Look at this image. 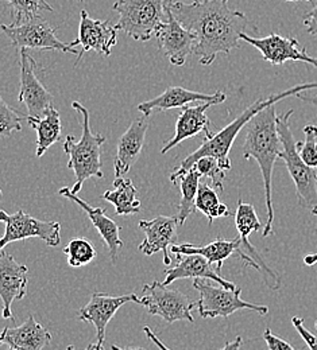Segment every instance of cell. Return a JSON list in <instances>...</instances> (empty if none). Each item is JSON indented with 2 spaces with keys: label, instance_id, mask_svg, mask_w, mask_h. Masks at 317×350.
Listing matches in <instances>:
<instances>
[{
  "label": "cell",
  "instance_id": "44dd1931",
  "mask_svg": "<svg viewBox=\"0 0 317 350\" xmlns=\"http://www.w3.org/2000/svg\"><path fill=\"white\" fill-rule=\"evenodd\" d=\"M149 118L143 116L142 119L134 120L127 131L125 132L116 148V157L114 161L115 176H123L130 172V169L136 165L146 140V132L149 129Z\"/></svg>",
  "mask_w": 317,
  "mask_h": 350
},
{
  "label": "cell",
  "instance_id": "83f0119b",
  "mask_svg": "<svg viewBox=\"0 0 317 350\" xmlns=\"http://www.w3.org/2000/svg\"><path fill=\"white\" fill-rule=\"evenodd\" d=\"M201 174L192 167L188 173L182 175L179 179L180 189H181V200L179 204V213H177V219L179 225H183L185 221L190 215L196 212V196L199 190Z\"/></svg>",
  "mask_w": 317,
  "mask_h": 350
},
{
  "label": "cell",
  "instance_id": "484cf974",
  "mask_svg": "<svg viewBox=\"0 0 317 350\" xmlns=\"http://www.w3.org/2000/svg\"><path fill=\"white\" fill-rule=\"evenodd\" d=\"M114 186L115 189L105 191L103 198L115 206L116 216H130L140 213V201L136 198L138 190L131 179H126L123 176L115 178Z\"/></svg>",
  "mask_w": 317,
  "mask_h": 350
},
{
  "label": "cell",
  "instance_id": "d6986e66",
  "mask_svg": "<svg viewBox=\"0 0 317 350\" xmlns=\"http://www.w3.org/2000/svg\"><path fill=\"white\" fill-rule=\"evenodd\" d=\"M58 194H61L62 197L73 201L76 205H79L87 213V216L91 219L92 225L94 226V229L99 232V234L104 240L111 260H112V262H116L118 254H119L121 248H123V241L119 237L121 226L114 219H110L105 215V209L94 208L90 204H87L77 194L72 193L71 189L62 187V189H60Z\"/></svg>",
  "mask_w": 317,
  "mask_h": 350
},
{
  "label": "cell",
  "instance_id": "6da1fadb",
  "mask_svg": "<svg viewBox=\"0 0 317 350\" xmlns=\"http://www.w3.org/2000/svg\"><path fill=\"white\" fill-rule=\"evenodd\" d=\"M168 7L182 26L194 34L193 54L204 66L212 65L219 54L239 47L240 37L247 30H258L242 11L231 10L228 0H168Z\"/></svg>",
  "mask_w": 317,
  "mask_h": 350
},
{
  "label": "cell",
  "instance_id": "8d00e7d4",
  "mask_svg": "<svg viewBox=\"0 0 317 350\" xmlns=\"http://www.w3.org/2000/svg\"><path fill=\"white\" fill-rule=\"evenodd\" d=\"M304 25L311 36H317V5L304 15Z\"/></svg>",
  "mask_w": 317,
  "mask_h": 350
},
{
  "label": "cell",
  "instance_id": "e575fe53",
  "mask_svg": "<svg viewBox=\"0 0 317 350\" xmlns=\"http://www.w3.org/2000/svg\"><path fill=\"white\" fill-rule=\"evenodd\" d=\"M292 323L294 326V329L299 332V334L301 336V338L305 341L307 347L311 350H317V336L312 334L304 325V319L300 317H293L292 318Z\"/></svg>",
  "mask_w": 317,
  "mask_h": 350
},
{
  "label": "cell",
  "instance_id": "7a4b0ae2",
  "mask_svg": "<svg viewBox=\"0 0 317 350\" xmlns=\"http://www.w3.org/2000/svg\"><path fill=\"white\" fill-rule=\"evenodd\" d=\"M274 105H269L265 109L259 111L246 124V139L243 146V158L246 161L254 159L258 163L264 178L265 198L268 208V219L262 229L264 237H268L272 232V167L282 151V144L277 129V113Z\"/></svg>",
  "mask_w": 317,
  "mask_h": 350
},
{
  "label": "cell",
  "instance_id": "74e56055",
  "mask_svg": "<svg viewBox=\"0 0 317 350\" xmlns=\"http://www.w3.org/2000/svg\"><path fill=\"white\" fill-rule=\"evenodd\" d=\"M143 332H144V334H146V337L150 340V341H153L154 342V345H157V348L160 350H172L169 349L157 336H155V333L149 327V326H144L143 327Z\"/></svg>",
  "mask_w": 317,
  "mask_h": 350
},
{
  "label": "cell",
  "instance_id": "f546056e",
  "mask_svg": "<svg viewBox=\"0 0 317 350\" xmlns=\"http://www.w3.org/2000/svg\"><path fill=\"white\" fill-rule=\"evenodd\" d=\"M11 7V23H22L33 18L41 16L42 11H53L46 0H5Z\"/></svg>",
  "mask_w": 317,
  "mask_h": 350
},
{
  "label": "cell",
  "instance_id": "f6af8a7d",
  "mask_svg": "<svg viewBox=\"0 0 317 350\" xmlns=\"http://www.w3.org/2000/svg\"><path fill=\"white\" fill-rule=\"evenodd\" d=\"M315 327H316V329H317V319H316V322H315Z\"/></svg>",
  "mask_w": 317,
  "mask_h": 350
},
{
  "label": "cell",
  "instance_id": "4316f807",
  "mask_svg": "<svg viewBox=\"0 0 317 350\" xmlns=\"http://www.w3.org/2000/svg\"><path fill=\"white\" fill-rule=\"evenodd\" d=\"M196 211L207 216L210 225H212L215 219L231 216V212L227 208L226 204L220 202L216 190L210 183H201V182L199 185V190L196 196Z\"/></svg>",
  "mask_w": 317,
  "mask_h": 350
},
{
  "label": "cell",
  "instance_id": "7c38bea8",
  "mask_svg": "<svg viewBox=\"0 0 317 350\" xmlns=\"http://www.w3.org/2000/svg\"><path fill=\"white\" fill-rule=\"evenodd\" d=\"M160 51L175 66H183L188 57L193 54L196 37L186 30L181 23L173 16L166 3V21L160 26L157 34Z\"/></svg>",
  "mask_w": 317,
  "mask_h": 350
},
{
  "label": "cell",
  "instance_id": "bcb514c9",
  "mask_svg": "<svg viewBox=\"0 0 317 350\" xmlns=\"http://www.w3.org/2000/svg\"><path fill=\"white\" fill-rule=\"evenodd\" d=\"M0 197H1V190H0Z\"/></svg>",
  "mask_w": 317,
  "mask_h": 350
},
{
  "label": "cell",
  "instance_id": "5b68a950",
  "mask_svg": "<svg viewBox=\"0 0 317 350\" xmlns=\"http://www.w3.org/2000/svg\"><path fill=\"white\" fill-rule=\"evenodd\" d=\"M293 113L294 109H290L277 116V129L282 144L279 158L285 162L294 182L299 205L317 216V169L309 167L297 151L296 140L290 129V118Z\"/></svg>",
  "mask_w": 317,
  "mask_h": 350
},
{
  "label": "cell",
  "instance_id": "52a82bcc",
  "mask_svg": "<svg viewBox=\"0 0 317 350\" xmlns=\"http://www.w3.org/2000/svg\"><path fill=\"white\" fill-rule=\"evenodd\" d=\"M139 305L146 307L151 315L161 317L168 323L177 321L194 322L192 310L197 307L189 297L179 290H169L168 286L158 280L143 286V297L139 298Z\"/></svg>",
  "mask_w": 317,
  "mask_h": 350
},
{
  "label": "cell",
  "instance_id": "ffe728a7",
  "mask_svg": "<svg viewBox=\"0 0 317 350\" xmlns=\"http://www.w3.org/2000/svg\"><path fill=\"white\" fill-rule=\"evenodd\" d=\"M166 278L162 282L165 286H170L180 279H207L219 283L222 287L233 290L236 286L219 275L216 268L200 255H181L177 254V264L173 268L165 269Z\"/></svg>",
  "mask_w": 317,
  "mask_h": 350
},
{
  "label": "cell",
  "instance_id": "4dcf8cb0",
  "mask_svg": "<svg viewBox=\"0 0 317 350\" xmlns=\"http://www.w3.org/2000/svg\"><path fill=\"white\" fill-rule=\"evenodd\" d=\"M64 254L68 256L71 267L79 268L93 262L96 259V250L91 241L86 239H75L65 248Z\"/></svg>",
  "mask_w": 317,
  "mask_h": 350
},
{
  "label": "cell",
  "instance_id": "f1b7e54d",
  "mask_svg": "<svg viewBox=\"0 0 317 350\" xmlns=\"http://www.w3.org/2000/svg\"><path fill=\"white\" fill-rule=\"evenodd\" d=\"M235 225L242 240H249L250 234L262 230L264 225L258 219L255 208L251 204H244L242 200L238 201V208L235 211Z\"/></svg>",
  "mask_w": 317,
  "mask_h": 350
},
{
  "label": "cell",
  "instance_id": "e0dca14e",
  "mask_svg": "<svg viewBox=\"0 0 317 350\" xmlns=\"http://www.w3.org/2000/svg\"><path fill=\"white\" fill-rule=\"evenodd\" d=\"M27 293V267L14 259L4 250L0 251V299L3 302V318L14 321L11 305L22 301Z\"/></svg>",
  "mask_w": 317,
  "mask_h": 350
},
{
  "label": "cell",
  "instance_id": "f35d334b",
  "mask_svg": "<svg viewBox=\"0 0 317 350\" xmlns=\"http://www.w3.org/2000/svg\"><path fill=\"white\" fill-rule=\"evenodd\" d=\"M242 345H243V338L240 336H238L233 341L227 342L226 345L219 350H240Z\"/></svg>",
  "mask_w": 317,
  "mask_h": 350
},
{
  "label": "cell",
  "instance_id": "ba28073f",
  "mask_svg": "<svg viewBox=\"0 0 317 350\" xmlns=\"http://www.w3.org/2000/svg\"><path fill=\"white\" fill-rule=\"evenodd\" d=\"M193 287L200 294L197 308L203 318H228L238 310H251L259 315H266L269 312L268 306L254 305L243 301L240 298L242 290L238 286L233 290H228L222 286L215 287L201 279H194Z\"/></svg>",
  "mask_w": 317,
  "mask_h": 350
},
{
  "label": "cell",
  "instance_id": "d590c367",
  "mask_svg": "<svg viewBox=\"0 0 317 350\" xmlns=\"http://www.w3.org/2000/svg\"><path fill=\"white\" fill-rule=\"evenodd\" d=\"M264 340H265L269 350H296L289 342H286L282 338L272 334V332L269 327L264 332Z\"/></svg>",
  "mask_w": 317,
  "mask_h": 350
},
{
  "label": "cell",
  "instance_id": "836d02e7",
  "mask_svg": "<svg viewBox=\"0 0 317 350\" xmlns=\"http://www.w3.org/2000/svg\"><path fill=\"white\" fill-rule=\"evenodd\" d=\"M305 140L296 142L301 159L312 169H317V126L308 124L304 127Z\"/></svg>",
  "mask_w": 317,
  "mask_h": 350
},
{
  "label": "cell",
  "instance_id": "7bdbcfd3",
  "mask_svg": "<svg viewBox=\"0 0 317 350\" xmlns=\"http://www.w3.org/2000/svg\"><path fill=\"white\" fill-rule=\"evenodd\" d=\"M111 350H142V349H122V348H119V347H116V345H111Z\"/></svg>",
  "mask_w": 317,
  "mask_h": 350
},
{
  "label": "cell",
  "instance_id": "ab89813d",
  "mask_svg": "<svg viewBox=\"0 0 317 350\" xmlns=\"http://www.w3.org/2000/svg\"><path fill=\"white\" fill-rule=\"evenodd\" d=\"M296 97L300 98V100H303V101H305V103H309V104L315 105L317 109V96H315V97H308V96L304 94V92H299V93L296 94Z\"/></svg>",
  "mask_w": 317,
  "mask_h": 350
},
{
  "label": "cell",
  "instance_id": "d6a6232c",
  "mask_svg": "<svg viewBox=\"0 0 317 350\" xmlns=\"http://www.w3.org/2000/svg\"><path fill=\"white\" fill-rule=\"evenodd\" d=\"M23 119L26 116L11 108L0 97V137H11L15 132L22 131Z\"/></svg>",
  "mask_w": 317,
  "mask_h": 350
},
{
  "label": "cell",
  "instance_id": "7dc6e473",
  "mask_svg": "<svg viewBox=\"0 0 317 350\" xmlns=\"http://www.w3.org/2000/svg\"><path fill=\"white\" fill-rule=\"evenodd\" d=\"M79 1H83V0H79Z\"/></svg>",
  "mask_w": 317,
  "mask_h": 350
},
{
  "label": "cell",
  "instance_id": "30bf717a",
  "mask_svg": "<svg viewBox=\"0 0 317 350\" xmlns=\"http://www.w3.org/2000/svg\"><path fill=\"white\" fill-rule=\"evenodd\" d=\"M0 221L5 225V232L3 237H0V251H3L10 243L33 237L44 240L49 247H57L61 243V225L57 221L34 219L23 211L14 215L0 211Z\"/></svg>",
  "mask_w": 317,
  "mask_h": 350
},
{
  "label": "cell",
  "instance_id": "ac0fdd59",
  "mask_svg": "<svg viewBox=\"0 0 317 350\" xmlns=\"http://www.w3.org/2000/svg\"><path fill=\"white\" fill-rule=\"evenodd\" d=\"M226 93L218 90L214 94H205L200 92H193L189 89L181 87L168 88L162 94L154 97L153 100L144 101L138 105V111L143 113V116L149 118L153 112L158 111H169L175 108H182L188 105L189 103L194 101H203V103H215L222 104L226 101Z\"/></svg>",
  "mask_w": 317,
  "mask_h": 350
},
{
  "label": "cell",
  "instance_id": "8992f818",
  "mask_svg": "<svg viewBox=\"0 0 317 350\" xmlns=\"http://www.w3.org/2000/svg\"><path fill=\"white\" fill-rule=\"evenodd\" d=\"M166 3L168 0H118L112 5L119 15L115 29L138 42L150 41L166 21Z\"/></svg>",
  "mask_w": 317,
  "mask_h": 350
},
{
  "label": "cell",
  "instance_id": "2e32d148",
  "mask_svg": "<svg viewBox=\"0 0 317 350\" xmlns=\"http://www.w3.org/2000/svg\"><path fill=\"white\" fill-rule=\"evenodd\" d=\"M177 216H158L154 219L139 222V228L144 232V240L139 244V251L146 256H153L157 252L164 254V264L170 265L172 259L169 250L177 241Z\"/></svg>",
  "mask_w": 317,
  "mask_h": 350
},
{
  "label": "cell",
  "instance_id": "1f68e13d",
  "mask_svg": "<svg viewBox=\"0 0 317 350\" xmlns=\"http://www.w3.org/2000/svg\"><path fill=\"white\" fill-rule=\"evenodd\" d=\"M193 167L201 174V176H205L211 180L214 189H216L219 191L225 190L223 182L226 179L227 172L219 165V162L215 158L203 157L196 162V165Z\"/></svg>",
  "mask_w": 317,
  "mask_h": 350
},
{
  "label": "cell",
  "instance_id": "d4e9b609",
  "mask_svg": "<svg viewBox=\"0 0 317 350\" xmlns=\"http://www.w3.org/2000/svg\"><path fill=\"white\" fill-rule=\"evenodd\" d=\"M30 127L37 131V157L45 155L46 151L57 142L61 140V116L60 112L50 105L41 118L26 116Z\"/></svg>",
  "mask_w": 317,
  "mask_h": 350
},
{
  "label": "cell",
  "instance_id": "4fadbf2b",
  "mask_svg": "<svg viewBox=\"0 0 317 350\" xmlns=\"http://www.w3.org/2000/svg\"><path fill=\"white\" fill-rule=\"evenodd\" d=\"M36 59L27 49H21V92L19 101L29 111L30 118H41L51 105L53 96L37 77Z\"/></svg>",
  "mask_w": 317,
  "mask_h": 350
},
{
  "label": "cell",
  "instance_id": "3957f363",
  "mask_svg": "<svg viewBox=\"0 0 317 350\" xmlns=\"http://www.w3.org/2000/svg\"><path fill=\"white\" fill-rule=\"evenodd\" d=\"M311 89H317V81L301 84V85H296V87L290 88L288 90H283V92L272 94L269 97L258 98L247 109H244L239 118H236L233 122H231L223 130H220L218 133H212L208 137H204L203 144L196 151H193L190 155H188L182 161L180 167L176 169L175 173L170 175L172 183L177 185L179 179L181 178L182 175L186 174L196 165V162L200 158H203V157H212V158H215L219 162V165L226 172L231 170L229 151H231L232 144H233V142H235V139H236V136H238V133L240 132V130L244 129L246 124L259 111L265 109L266 107L277 104L282 98H286V97H290V96H296L299 92H305V90H311Z\"/></svg>",
  "mask_w": 317,
  "mask_h": 350
},
{
  "label": "cell",
  "instance_id": "603a6c76",
  "mask_svg": "<svg viewBox=\"0 0 317 350\" xmlns=\"http://www.w3.org/2000/svg\"><path fill=\"white\" fill-rule=\"evenodd\" d=\"M216 105L215 103H203L201 105L196 107H182L181 113L176 122V133L175 136L168 142V144L161 150V154L169 152L172 148H175L177 144H180L183 140L193 137L201 132L205 133V137L211 136L212 131L210 130L211 122L208 116L205 115L207 109Z\"/></svg>",
  "mask_w": 317,
  "mask_h": 350
},
{
  "label": "cell",
  "instance_id": "b9f144b4",
  "mask_svg": "<svg viewBox=\"0 0 317 350\" xmlns=\"http://www.w3.org/2000/svg\"><path fill=\"white\" fill-rule=\"evenodd\" d=\"M66 350H76V348L73 345H69V347H66ZM86 350H104V348L99 347L97 344H90Z\"/></svg>",
  "mask_w": 317,
  "mask_h": 350
},
{
  "label": "cell",
  "instance_id": "60d3db41",
  "mask_svg": "<svg viewBox=\"0 0 317 350\" xmlns=\"http://www.w3.org/2000/svg\"><path fill=\"white\" fill-rule=\"evenodd\" d=\"M304 262H305L307 265H315L317 262V252L316 254L307 255V256L304 258Z\"/></svg>",
  "mask_w": 317,
  "mask_h": 350
},
{
  "label": "cell",
  "instance_id": "9a60e30c",
  "mask_svg": "<svg viewBox=\"0 0 317 350\" xmlns=\"http://www.w3.org/2000/svg\"><path fill=\"white\" fill-rule=\"evenodd\" d=\"M134 302L139 305V298L136 294H127L122 297H111L105 293L94 291L92 293L90 302L79 312V319L83 322L92 323L96 329L97 345L103 347L105 340V329L114 315L123 305ZM104 348V347H103Z\"/></svg>",
  "mask_w": 317,
  "mask_h": 350
},
{
  "label": "cell",
  "instance_id": "5bb4252c",
  "mask_svg": "<svg viewBox=\"0 0 317 350\" xmlns=\"http://www.w3.org/2000/svg\"><path fill=\"white\" fill-rule=\"evenodd\" d=\"M240 40L257 47L264 59L272 65H283L286 61H299L317 68V58L311 57L307 49L300 46V42L296 38H283L272 33L269 37L264 38H253L247 34H242Z\"/></svg>",
  "mask_w": 317,
  "mask_h": 350
},
{
  "label": "cell",
  "instance_id": "8fae6325",
  "mask_svg": "<svg viewBox=\"0 0 317 350\" xmlns=\"http://www.w3.org/2000/svg\"><path fill=\"white\" fill-rule=\"evenodd\" d=\"M118 30L108 21L92 19L90 14L83 10L80 12V26H79V37L72 42V46H81L79 51L75 66L80 62V59L88 51H96L104 57L111 55V50L118 44Z\"/></svg>",
  "mask_w": 317,
  "mask_h": 350
},
{
  "label": "cell",
  "instance_id": "277c9868",
  "mask_svg": "<svg viewBox=\"0 0 317 350\" xmlns=\"http://www.w3.org/2000/svg\"><path fill=\"white\" fill-rule=\"evenodd\" d=\"M72 108L76 109L83 118V135L79 142H76V139L72 135L66 136L64 142V151L69 157L68 169L73 170L76 176V183L71 189V191L77 194L87 179L103 178L101 147L107 139L103 135L92 133L90 112L81 103L73 101Z\"/></svg>",
  "mask_w": 317,
  "mask_h": 350
},
{
  "label": "cell",
  "instance_id": "cb8c5ba5",
  "mask_svg": "<svg viewBox=\"0 0 317 350\" xmlns=\"http://www.w3.org/2000/svg\"><path fill=\"white\" fill-rule=\"evenodd\" d=\"M240 250V237L238 236L233 240H225L216 239L211 244L207 245H194V244H175L170 247L172 254H181V255H200L207 259L211 264H215L216 271L219 272L229 256H238Z\"/></svg>",
  "mask_w": 317,
  "mask_h": 350
},
{
  "label": "cell",
  "instance_id": "ee69618b",
  "mask_svg": "<svg viewBox=\"0 0 317 350\" xmlns=\"http://www.w3.org/2000/svg\"><path fill=\"white\" fill-rule=\"evenodd\" d=\"M285 1H301V0H285ZM303 1H312V0H303Z\"/></svg>",
  "mask_w": 317,
  "mask_h": 350
},
{
  "label": "cell",
  "instance_id": "7402d4cb",
  "mask_svg": "<svg viewBox=\"0 0 317 350\" xmlns=\"http://www.w3.org/2000/svg\"><path fill=\"white\" fill-rule=\"evenodd\" d=\"M51 341V334L38 323L33 314L18 327H4L0 332V345L7 350H42Z\"/></svg>",
  "mask_w": 317,
  "mask_h": 350
},
{
  "label": "cell",
  "instance_id": "9c48e42d",
  "mask_svg": "<svg viewBox=\"0 0 317 350\" xmlns=\"http://www.w3.org/2000/svg\"><path fill=\"white\" fill-rule=\"evenodd\" d=\"M0 29L10 38L11 44L19 49H38L46 51L57 50L79 55V51L72 46V42L66 44L57 38L55 29H53L42 16H37L22 23L1 25Z\"/></svg>",
  "mask_w": 317,
  "mask_h": 350
}]
</instances>
